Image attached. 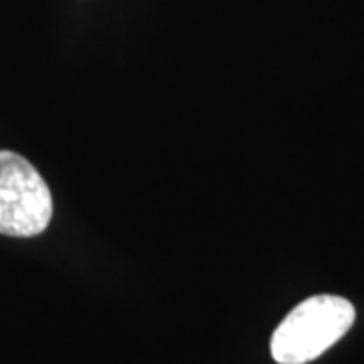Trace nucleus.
Masks as SVG:
<instances>
[{"label":"nucleus","mask_w":364,"mask_h":364,"mask_svg":"<svg viewBox=\"0 0 364 364\" xmlns=\"http://www.w3.org/2000/svg\"><path fill=\"white\" fill-rule=\"evenodd\" d=\"M53 219V196L26 158L0 150V235L35 237Z\"/></svg>","instance_id":"f03ea898"},{"label":"nucleus","mask_w":364,"mask_h":364,"mask_svg":"<svg viewBox=\"0 0 364 364\" xmlns=\"http://www.w3.org/2000/svg\"><path fill=\"white\" fill-rule=\"evenodd\" d=\"M354 306L338 296L304 299L277 326L272 356L279 364H306L332 348L354 324Z\"/></svg>","instance_id":"f257e3e1"}]
</instances>
